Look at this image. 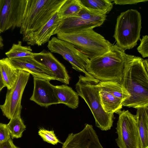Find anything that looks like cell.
<instances>
[{
	"label": "cell",
	"instance_id": "cell-1",
	"mask_svg": "<svg viewBox=\"0 0 148 148\" xmlns=\"http://www.w3.org/2000/svg\"><path fill=\"white\" fill-rule=\"evenodd\" d=\"M121 83L130 95L122 106L137 109L148 107L147 59L131 55L126 64Z\"/></svg>",
	"mask_w": 148,
	"mask_h": 148
},
{
	"label": "cell",
	"instance_id": "cell-2",
	"mask_svg": "<svg viewBox=\"0 0 148 148\" xmlns=\"http://www.w3.org/2000/svg\"><path fill=\"white\" fill-rule=\"evenodd\" d=\"M131 56L113 44L107 52L90 59L86 71L99 81L121 83L126 64Z\"/></svg>",
	"mask_w": 148,
	"mask_h": 148
},
{
	"label": "cell",
	"instance_id": "cell-3",
	"mask_svg": "<svg viewBox=\"0 0 148 148\" xmlns=\"http://www.w3.org/2000/svg\"><path fill=\"white\" fill-rule=\"evenodd\" d=\"M66 0H27L20 33L23 40L36 32L57 12Z\"/></svg>",
	"mask_w": 148,
	"mask_h": 148
},
{
	"label": "cell",
	"instance_id": "cell-4",
	"mask_svg": "<svg viewBox=\"0 0 148 148\" xmlns=\"http://www.w3.org/2000/svg\"><path fill=\"white\" fill-rule=\"evenodd\" d=\"M75 85L79 96L87 103L94 116L96 126L102 131L110 130L112 126L114 113H108L103 110L100 100L98 84L99 81L93 77L80 75Z\"/></svg>",
	"mask_w": 148,
	"mask_h": 148
},
{
	"label": "cell",
	"instance_id": "cell-5",
	"mask_svg": "<svg viewBox=\"0 0 148 148\" xmlns=\"http://www.w3.org/2000/svg\"><path fill=\"white\" fill-rule=\"evenodd\" d=\"M57 36L58 38L72 44L89 59L107 52L113 45L93 29L59 34Z\"/></svg>",
	"mask_w": 148,
	"mask_h": 148
},
{
	"label": "cell",
	"instance_id": "cell-6",
	"mask_svg": "<svg viewBox=\"0 0 148 148\" xmlns=\"http://www.w3.org/2000/svg\"><path fill=\"white\" fill-rule=\"evenodd\" d=\"M141 17L137 10L129 9L117 17L114 37L116 45L124 51L133 48L140 39Z\"/></svg>",
	"mask_w": 148,
	"mask_h": 148
},
{
	"label": "cell",
	"instance_id": "cell-7",
	"mask_svg": "<svg viewBox=\"0 0 148 148\" xmlns=\"http://www.w3.org/2000/svg\"><path fill=\"white\" fill-rule=\"evenodd\" d=\"M102 107L108 113L118 114L121 110L123 102L130 95L120 83L112 81H99L98 84Z\"/></svg>",
	"mask_w": 148,
	"mask_h": 148
},
{
	"label": "cell",
	"instance_id": "cell-8",
	"mask_svg": "<svg viewBox=\"0 0 148 148\" xmlns=\"http://www.w3.org/2000/svg\"><path fill=\"white\" fill-rule=\"evenodd\" d=\"M116 128L115 139L119 148H140V136L135 115L128 110H121Z\"/></svg>",
	"mask_w": 148,
	"mask_h": 148
},
{
	"label": "cell",
	"instance_id": "cell-9",
	"mask_svg": "<svg viewBox=\"0 0 148 148\" xmlns=\"http://www.w3.org/2000/svg\"><path fill=\"white\" fill-rule=\"evenodd\" d=\"M47 47L51 53L62 56L76 71L83 72L85 76L93 77L86 71L90 59L71 43L53 37L48 42Z\"/></svg>",
	"mask_w": 148,
	"mask_h": 148
},
{
	"label": "cell",
	"instance_id": "cell-10",
	"mask_svg": "<svg viewBox=\"0 0 148 148\" xmlns=\"http://www.w3.org/2000/svg\"><path fill=\"white\" fill-rule=\"evenodd\" d=\"M27 0H0V32L20 28Z\"/></svg>",
	"mask_w": 148,
	"mask_h": 148
},
{
	"label": "cell",
	"instance_id": "cell-11",
	"mask_svg": "<svg viewBox=\"0 0 148 148\" xmlns=\"http://www.w3.org/2000/svg\"><path fill=\"white\" fill-rule=\"evenodd\" d=\"M30 74L23 70H19L17 79L12 87L7 90L5 101L0 105V108L3 116L10 119L16 111L22 108V95L28 80Z\"/></svg>",
	"mask_w": 148,
	"mask_h": 148
},
{
	"label": "cell",
	"instance_id": "cell-12",
	"mask_svg": "<svg viewBox=\"0 0 148 148\" xmlns=\"http://www.w3.org/2000/svg\"><path fill=\"white\" fill-rule=\"evenodd\" d=\"M62 148H103L93 126L86 124L80 132L69 134Z\"/></svg>",
	"mask_w": 148,
	"mask_h": 148
},
{
	"label": "cell",
	"instance_id": "cell-13",
	"mask_svg": "<svg viewBox=\"0 0 148 148\" xmlns=\"http://www.w3.org/2000/svg\"><path fill=\"white\" fill-rule=\"evenodd\" d=\"M50 81L34 77V90L30 100L46 108L59 103L56 92L55 86L51 84Z\"/></svg>",
	"mask_w": 148,
	"mask_h": 148
},
{
	"label": "cell",
	"instance_id": "cell-14",
	"mask_svg": "<svg viewBox=\"0 0 148 148\" xmlns=\"http://www.w3.org/2000/svg\"><path fill=\"white\" fill-rule=\"evenodd\" d=\"M13 66L18 70L27 71L34 77L51 81L56 80L54 74L46 66L33 57H26L10 59Z\"/></svg>",
	"mask_w": 148,
	"mask_h": 148
},
{
	"label": "cell",
	"instance_id": "cell-15",
	"mask_svg": "<svg viewBox=\"0 0 148 148\" xmlns=\"http://www.w3.org/2000/svg\"><path fill=\"white\" fill-rule=\"evenodd\" d=\"M34 58L50 70L54 75L56 80L66 85L69 84L70 78L65 67L51 52L44 50L35 53Z\"/></svg>",
	"mask_w": 148,
	"mask_h": 148
},
{
	"label": "cell",
	"instance_id": "cell-16",
	"mask_svg": "<svg viewBox=\"0 0 148 148\" xmlns=\"http://www.w3.org/2000/svg\"><path fill=\"white\" fill-rule=\"evenodd\" d=\"M58 11L40 29L23 40L28 45L38 46L48 42L61 20L58 16Z\"/></svg>",
	"mask_w": 148,
	"mask_h": 148
},
{
	"label": "cell",
	"instance_id": "cell-17",
	"mask_svg": "<svg viewBox=\"0 0 148 148\" xmlns=\"http://www.w3.org/2000/svg\"><path fill=\"white\" fill-rule=\"evenodd\" d=\"M55 89L59 103L64 104L72 109L78 107L79 95L71 87L64 84L55 86Z\"/></svg>",
	"mask_w": 148,
	"mask_h": 148
},
{
	"label": "cell",
	"instance_id": "cell-18",
	"mask_svg": "<svg viewBox=\"0 0 148 148\" xmlns=\"http://www.w3.org/2000/svg\"><path fill=\"white\" fill-rule=\"evenodd\" d=\"M137 109L135 115L140 136V148L148 147V107Z\"/></svg>",
	"mask_w": 148,
	"mask_h": 148
},
{
	"label": "cell",
	"instance_id": "cell-19",
	"mask_svg": "<svg viewBox=\"0 0 148 148\" xmlns=\"http://www.w3.org/2000/svg\"><path fill=\"white\" fill-rule=\"evenodd\" d=\"M0 69L6 87L9 90L17 79L19 70L15 68L7 57L0 60Z\"/></svg>",
	"mask_w": 148,
	"mask_h": 148
},
{
	"label": "cell",
	"instance_id": "cell-20",
	"mask_svg": "<svg viewBox=\"0 0 148 148\" xmlns=\"http://www.w3.org/2000/svg\"><path fill=\"white\" fill-rule=\"evenodd\" d=\"M22 108H21L16 111L6 124L12 139L21 137L23 132L26 130V126L21 116Z\"/></svg>",
	"mask_w": 148,
	"mask_h": 148
},
{
	"label": "cell",
	"instance_id": "cell-21",
	"mask_svg": "<svg viewBox=\"0 0 148 148\" xmlns=\"http://www.w3.org/2000/svg\"><path fill=\"white\" fill-rule=\"evenodd\" d=\"M80 0H66L58 11L61 19L77 16L82 8Z\"/></svg>",
	"mask_w": 148,
	"mask_h": 148
},
{
	"label": "cell",
	"instance_id": "cell-22",
	"mask_svg": "<svg viewBox=\"0 0 148 148\" xmlns=\"http://www.w3.org/2000/svg\"><path fill=\"white\" fill-rule=\"evenodd\" d=\"M83 5L97 13L106 14L113 8L111 0H80Z\"/></svg>",
	"mask_w": 148,
	"mask_h": 148
},
{
	"label": "cell",
	"instance_id": "cell-23",
	"mask_svg": "<svg viewBox=\"0 0 148 148\" xmlns=\"http://www.w3.org/2000/svg\"><path fill=\"white\" fill-rule=\"evenodd\" d=\"M34 53L29 46H23L22 42L19 41L17 44H13L11 48L5 53L7 58L9 59L26 57H34Z\"/></svg>",
	"mask_w": 148,
	"mask_h": 148
},
{
	"label": "cell",
	"instance_id": "cell-24",
	"mask_svg": "<svg viewBox=\"0 0 148 148\" xmlns=\"http://www.w3.org/2000/svg\"><path fill=\"white\" fill-rule=\"evenodd\" d=\"M77 15L86 21L100 26L104 22L107 16L106 14L97 13L84 6Z\"/></svg>",
	"mask_w": 148,
	"mask_h": 148
},
{
	"label": "cell",
	"instance_id": "cell-25",
	"mask_svg": "<svg viewBox=\"0 0 148 148\" xmlns=\"http://www.w3.org/2000/svg\"><path fill=\"white\" fill-rule=\"evenodd\" d=\"M38 133V134L45 142L54 145L57 144L58 143H60L56 136L53 130L49 131L40 128Z\"/></svg>",
	"mask_w": 148,
	"mask_h": 148
},
{
	"label": "cell",
	"instance_id": "cell-26",
	"mask_svg": "<svg viewBox=\"0 0 148 148\" xmlns=\"http://www.w3.org/2000/svg\"><path fill=\"white\" fill-rule=\"evenodd\" d=\"M140 40V43L137 50L143 58L147 57L148 56V36L147 35L143 36Z\"/></svg>",
	"mask_w": 148,
	"mask_h": 148
},
{
	"label": "cell",
	"instance_id": "cell-27",
	"mask_svg": "<svg viewBox=\"0 0 148 148\" xmlns=\"http://www.w3.org/2000/svg\"><path fill=\"white\" fill-rule=\"evenodd\" d=\"M10 138L6 124L0 123V143L6 141Z\"/></svg>",
	"mask_w": 148,
	"mask_h": 148
},
{
	"label": "cell",
	"instance_id": "cell-28",
	"mask_svg": "<svg viewBox=\"0 0 148 148\" xmlns=\"http://www.w3.org/2000/svg\"><path fill=\"white\" fill-rule=\"evenodd\" d=\"M112 2L116 5H125L127 4H133L140 2H145L147 0H113Z\"/></svg>",
	"mask_w": 148,
	"mask_h": 148
},
{
	"label": "cell",
	"instance_id": "cell-29",
	"mask_svg": "<svg viewBox=\"0 0 148 148\" xmlns=\"http://www.w3.org/2000/svg\"><path fill=\"white\" fill-rule=\"evenodd\" d=\"M0 148H20L16 146L10 138L6 141L0 143Z\"/></svg>",
	"mask_w": 148,
	"mask_h": 148
},
{
	"label": "cell",
	"instance_id": "cell-30",
	"mask_svg": "<svg viewBox=\"0 0 148 148\" xmlns=\"http://www.w3.org/2000/svg\"><path fill=\"white\" fill-rule=\"evenodd\" d=\"M4 87H6V86L0 69V92L2 89Z\"/></svg>",
	"mask_w": 148,
	"mask_h": 148
},
{
	"label": "cell",
	"instance_id": "cell-31",
	"mask_svg": "<svg viewBox=\"0 0 148 148\" xmlns=\"http://www.w3.org/2000/svg\"><path fill=\"white\" fill-rule=\"evenodd\" d=\"M1 33V32H0V49L2 48L3 46V39L2 36L0 35Z\"/></svg>",
	"mask_w": 148,
	"mask_h": 148
},
{
	"label": "cell",
	"instance_id": "cell-32",
	"mask_svg": "<svg viewBox=\"0 0 148 148\" xmlns=\"http://www.w3.org/2000/svg\"><path fill=\"white\" fill-rule=\"evenodd\" d=\"M148 148V147H147V148Z\"/></svg>",
	"mask_w": 148,
	"mask_h": 148
}]
</instances>
